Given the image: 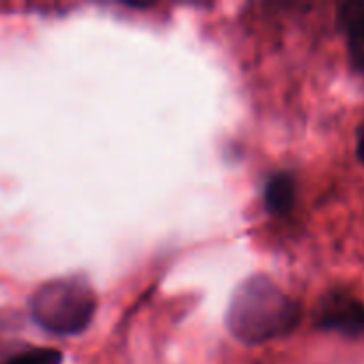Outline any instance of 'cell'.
Wrapping results in <instances>:
<instances>
[{
	"label": "cell",
	"instance_id": "cell-1",
	"mask_svg": "<svg viewBox=\"0 0 364 364\" xmlns=\"http://www.w3.org/2000/svg\"><path fill=\"white\" fill-rule=\"evenodd\" d=\"M301 316V306L270 277L258 274L242 281L233 291L226 326L235 340L262 345L294 333Z\"/></svg>",
	"mask_w": 364,
	"mask_h": 364
},
{
	"label": "cell",
	"instance_id": "cell-2",
	"mask_svg": "<svg viewBox=\"0 0 364 364\" xmlns=\"http://www.w3.org/2000/svg\"><path fill=\"white\" fill-rule=\"evenodd\" d=\"M31 316L43 331L55 336H75L89 327L96 313L91 284L78 276L41 284L28 302Z\"/></svg>",
	"mask_w": 364,
	"mask_h": 364
},
{
	"label": "cell",
	"instance_id": "cell-3",
	"mask_svg": "<svg viewBox=\"0 0 364 364\" xmlns=\"http://www.w3.org/2000/svg\"><path fill=\"white\" fill-rule=\"evenodd\" d=\"M316 326L345 336H361L364 334V304L352 295L334 291L320 304Z\"/></svg>",
	"mask_w": 364,
	"mask_h": 364
},
{
	"label": "cell",
	"instance_id": "cell-4",
	"mask_svg": "<svg viewBox=\"0 0 364 364\" xmlns=\"http://www.w3.org/2000/svg\"><path fill=\"white\" fill-rule=\"evenodd\" d=\"M338 18L347 38L352 63L358 70L364 71V2L343 4Z\"/></svg>",
	"mask_w": 364,
	"mask_h": 364
},
{
	"label": "cell",
	"instance_id": "cell-5",
	"mask_svg": "<svg viewBox=\"0 0 364 364\" xmlns=\"http://www.w3.org/2000/svg\"><path fill=\"white\" fill-rule=\"evenodd\" d=\"M265 208L276 217H284L294 210L295 180L290 173H276L265 185Z\"/></svg>",
	"mask_w": 364,
	"mask_h": 364
},
{
	"label": "cell",
	"instance_id": "cell-6",
	"mask_svg": "<svg viewBox=\"0 0 364 364\" xmlns=\"http://www.w3.org/2000/svg\"><path fill=\"white\" fill-rule=\"evenodd\" d=\"M4 364H63V352L57 348H32L14 355Z\"/></svg>",
	"mask_w": 364,
	"mask_h": 364
},
{
	"label": "cell",
	"instance_id": "cell-7",
	"mask_svg": "<svg viewBox=\"0 0 364 364\" xmlns=\"http://www.w3.org/2000/svg\"><path fill=\"white\" fill-rule=\"evenodd\" d=\"M355 151H358L359 162L364 166V127L358 132V148H355Z\"/></svg>",
	"mask_w": 364,
	"mask_h": 364
}]
</instances>
